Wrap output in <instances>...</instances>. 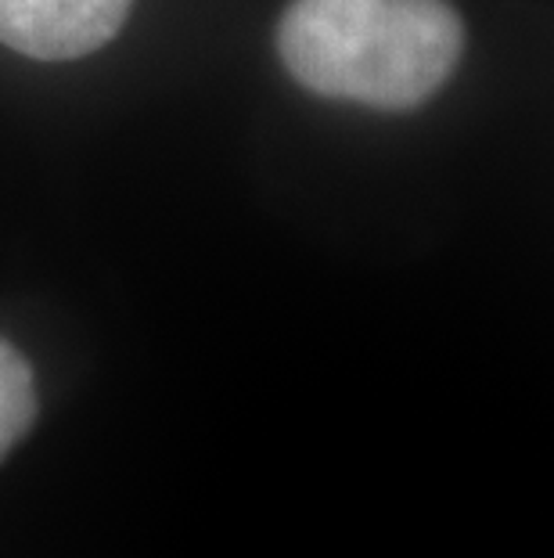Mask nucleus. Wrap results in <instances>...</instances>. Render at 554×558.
<instances>
[{"label":"nucleus","mask_w":554,"mask_h":558,"mask_svg":"<svg viewBox=\"0 0 554 558\" xmlns=\"http://www.w3.org/2000/svg\"><path fill=\"white\" fill-rule=\"evenodd\" d=\"M465 26L446 0H292L278 51L310 94L407 112L461 62Z\"/></svg>","instance_id":"f257e3e1"},{"label":"nucleus","mask_w":554,"mask_h":558,"mask_svg":"<svg viewBox=\"0 0 554 558\" xmlns=\"http://www.w3.org/2000/svg\"><path fill=\"white\" fill-rule=\"evenodd\" d=\"M134 0H0V44L11 51L65 62L109 44Z\"/></svg>","instance_id":"f03ea898"},{"label":"nucleus","mask_w":554,"mask_h":558,"mask_svg":"<svg viewBox=\"0 0 554 558\" xmlns=\"http://www.w3.org/2000/svg\"><path fill=\"white\" fill-rule=\"evenodd\" d=\"M37 422V383L33 367L11 342L0 339V461Z\"/></svg>","instance_id":"7ed1b4c3"}]
</instances>
